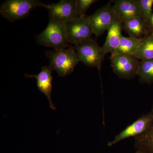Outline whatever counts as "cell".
<instances>
[{"label":"cell","mask_w":153,"mask_h":153,"mask_svg":"<svg viewBox=\"0 0 153 153\" xmlns=\"http://www.w3.org/2000/svg\"><path fill=\"white\" fill-rule=\"evenodd\" d=\"M123 30L127 33L129 36L137 38H142L151 31L140 17L124 21L123 22Z\"/></svg>","instance_id":"obj_13"},{"label":"cell","mask_w":153,"mask_h":153,"mask_svg":"<svg viewBox=\"0 0 153 153\" xmlns=\"http://www.w3.org/2000/svg\"><path fill=\"white\" fill-rule=\"evenodd\" d=\"M97 0H76V13L77 17L86 16L85 14L89 7Z\"/></svg>","instance_id":"obj_19"},{"label":"cell","mask_w":153,"mask_h":153,"mask_svg":"<svg viewBox=\"0 0 153 153\" xmlns=\"http://www.w3.org/2000/svg\"><path fill=\"white\" fill-rule=\"evenodd\" d=\"M114 72L122 79H131L137 75L140 60L132 55L112 53L110 57Z\"/></svg>","instance_id":"obj_6"},{"label":"cell","mask_w":153,"mask_h":153,"mask_svg":"<svg viewBox=\"0 0 153 153\" xmlns=\"http://www.w3.org/2000/svg\"><path fill=\"white\" fill-rule=\"evenodd\" d=\"M49 19L46 29L36 36L37 43L53 49H66L70 47L67 40L66 23L54 19Z\"/></svg>","instance_id":"obj_1"},{"label":"cell","mask_w":153,"mask_h":153,"mask_svg":"<svg viewBox=\"0 0 153 153\" xmlns=\"http://www.w3.org/2000/svg\"><path fill=\"white\" fill-rule=\"evenodd\" d=\"M49 66L60 76L71 74L79 62L74 47L66 49H53L45 52Z\"/></svg>","instance_id":"obj_2"},{"label":"cell","mask_w":153,"mask_h":153,"mask_svg":"<svg viewBox=\"0 0 153 153\" xmlns=\"http://www.w3.org/2000/svg\"><path fill=\"white\" fill-rule=\"evenodd\" d=\"M150 29L151 31L153 30V12L151 17L150 22Z\"/></svg>","instance_id":"obj_20"},{"label":"cell","mask_w":153,"mask_h":153,"mask_svg":"<svg viewBox=\"0 0 153 153\" xmlns=\"http://www.w3.org/2000/svg\"><path fill=\"white\" fill-rule=\"evenodd\" d=\"M88 17L93 34L96 38L108 31L117 19L113 5L110 3L100 8L94 13Z\"/></svg>","instance_id":"obj_7"},{"label":"cell","mask_w":153,"mask_h":153,"mask_svg":"<svg viewBox=\"0 0 153 153\" xmlns=\"http://www.w3.org/2000/svg\"><path fill=\"white\" fill-rule=\"evenodd\" d=\"M47 4L38 0H7L1 5L0 14L11 22L24 19L37 7L46 8Z\"/></svg>","instance_id":"obj_3"},{"label":"cell","mask_w":153,"mask_h":153,"mask_svg":"<svg viewBox=\"0 0 153 153\" xmlns=\"http://www.w3.org/2000/svg\"><path fill=\"white\" fill-rule=\"evenodd\" d=\"M68 44L75 45L92 39L93 30L88 17H77L66 23Z\"/></svg>","instance_id":"obj_4"},{"label":"cell","mask_w":153,"mask_h":153,"mask_svg":"<svg viewBox=\"0 0 153 153\" xmlns=\"http://www.w3.org/2000/svg\"><path fill=\"white\" fill-rule=\"evenodd\" d=\"M139 3L141 18L150 30V22L153 12V0H139Z\"/></svg>","instance_id":"obj_18"},{"label":"cell","mask_w":153,"mask_h":153,"mask_svg":"<svg viewBox=\"0 0 153 153\" xmlns=\"http://www.w3.org/2000/svg\"><path fill=\"white\" fill-rule=\"evenodd\" d=\"M151 111L153 116V106ZM134 146L137 150L153 153V119L149 128L143 133L134 138Z\"/></svg>","instance_id":"obj_14"},{"label":"cell","mask_w":153,"mask_h":153,"mask_svg":"<svg viewBox=\"0 0 153 153\" xmlns=\"http://www.w3.org/2000/svg\"><path fill=\"white\" fill-rule=\"evenodd\" d=\"M49 19L66 22L77 17L76 13V0H61L56 4H47Z\"/></svg>","instance_id":"obj_9"},{"label":"cell","mask_w":153,"mask_h":153,"mask_svg":"<svg viewBox=\"0 0 153 153\" xmlns=\"http://www.w3.org/2000/svg\"><path fill=\"white\" fill-rule=\"evenodd\" d=\"M53 69L50 66H43L41 71L37 74H25L27 78H36L37 80V87L39 91L44 94L49 101L50 108L56 109V106L51 100L52 90V71Z\"/></svg>","instance_id":"obj_10"},{"label":"cell","mask_w":153,"mask_h":153,"mask_svg":"<svg viewBox=\"0 0 153 153\" xmlns=\"http://www.w3.org/2000/svg\"><path fill=\"white\" fill-rule=\"evenodd\" d=\"M79 61L86 66L96 67L100 71L102 57L101 47L93 39L75 45L74 47Z\"/></svg>","instance_id":"obj_5"},{"label":"cell","mask_w":153,"mask_h":153,"mask_svg":"<svg viewBox=\"0 0 153 153\" xmlns=\"http://www.w3.org/2000/svg\"><path fill=\"white\" fill-rule=\"evenodd\" d=\"M137 75L142 84L153 83V59L140 60Z\"/></svg>","instance_id":"obj_17"},{"label":"cell","mask_w":153,"mask_h":153,"mask_svg":"<svg viewBox=\"0 0 153 153\" xmlns=\"http://www.w3.org/2000/svg\"><path fill=\"white\" fill-rule=\"evenodd\" d=\"M116 16L122 22L140 17L139 0H117L113 5Z\"/></svg>","instance_id":"obj_11"},{"label":"cell","mask_w":153,"mask_h":153,"mask_svg":"<svg viewBox=\"0 0 153 153\" xmlns=\"http://www.w3.org/2000/svg\"><path fill=\"white\" fill-rule=\"evenodd\" d=\"M142 40V38H137L131 36L125 37L123 36L119 47L114 53L132 55L139 47Z\"/></svg>","instance_id":"obj_16"},{"label":"cell","mask_w":153,"mask_h":153,"mask_svg":"<svg viewBox=\"0 0 153 153\" xmlns=\"http://www.w3.org/2000/svg\"><path fill=\"white\" fill-rule=\"evenodd\" d=\"M122 30L123 22L117 19L108 31L105 41L101 47L103 58L107 54L114 53L118 48L123 36Z\"/></svg>","instance_id":"obj_12"},{"label":"cell","mask_w":153,"mask_h":153,"mask_svg":"<svg viewBox=\"0 0 153 153\" xmlns=\"http://www.w3.org/2000/svg\"><path fill=\"white\" fill-rule=\"evenodd\" d=\"M135 153H148L146 152H143V151H141L140 150H136V151Z\"/></svg>","instance_id":"obj_21"},{"label":"cell","mask_w":153,"mask_h":153,"mask_svg":"<svg viewBox=\"0 0 153 153\" xmlns=\"http://www.w3.org/2000/svg\"><path fill=\"white\" fill-rule=\"evenodd\" d=\"M153 119L152 113L151 111L143 115L116 135L112 140L108 143V146H112L126 139L132 137L135 138L142 134L149 128Z\"/></svg>","instance_id":"obj_8"},{"label":"cell","mask_w":153,"mask_h":153,"mask_svg":"<svg viewBox=\"0 0 153 153\" xmlns=\"http://www.w3.org/2000/svg\"><path fill=\"white\" fill-rule=\"evenodd\" d=\"M132 56L140 60L153 59V30L142 38L139 47Z\"/></svg>","instance_id":"obj_15"}]
</instances>
